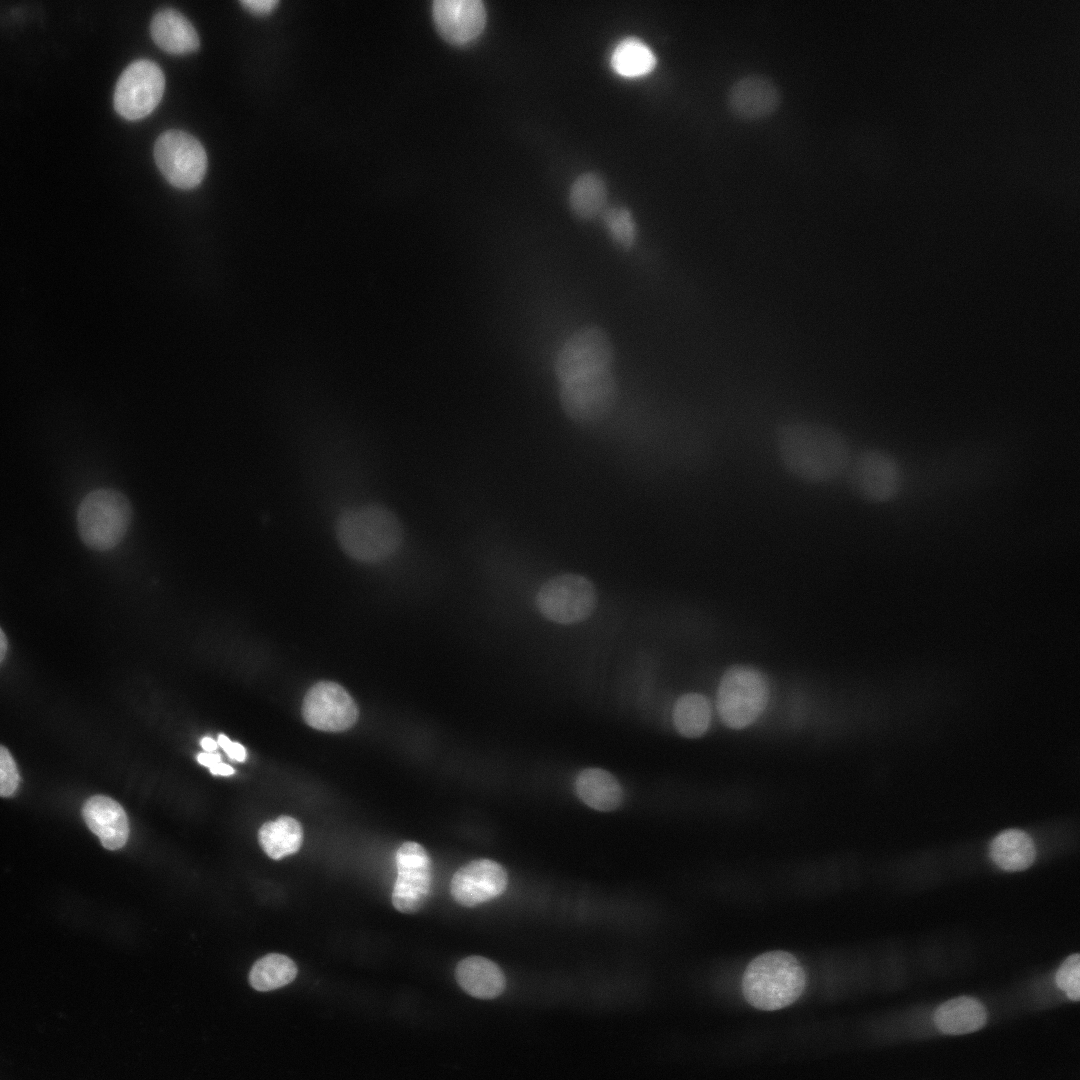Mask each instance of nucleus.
Segmentation results:
<instances>
[{"label": "nucleus", "instance_id": "f257e3e1", "mask_svg": "<svg viewBox=\"0 0 1080 1080\" xmlns=\"http://www.w3.org/2000/svg\"><path fill=\"white\" fill-rule=\"evenodd\" d=\"M774 447L786 474L816 487L844 479L855 453L851 440L842 430L805 418H789L778 423Z\"/></svg>", "mask_w": 1080, "mask_h": 1080}, {"label": "nucleus", "instance_id": "f03ea898", "mask_svg": "<svg viewBox=\"0 0 1080 1080\" xmlns=\"http://www.w3.org/2000/svg\"><path fill=\"white\" fill-rule=\"evenodd\" d=\"M343 551L366 564L386 560L400 547L403 532L397 517L385 507L363 505L344 511L336 523Z\"/></svg>", "mask_w": 1080, "mask_h": 1080}, {"label": "nucleus", "instance_id": "7ed1b4c3", "mask_svg": "<svg viewBox=\"0 0 1080 1080\" xmlns=\"http://www.w3.org/2000/svg\"><path fill=\"white\" fill-rule=\"evenodd\" d=\"M806 986V973L786 951H770L750 961L742 977V992L753 1007L774 1011L794 1003Z\"/></svg>", "mask_w": 1080, "mask_h": 1080}, {"label": "nucleus", "instance_id": "20e7f679", "mask_svg": "<svg viewBox=\"0 0 1080 1080\" xmlns=\"http://www.w3.org/2000/svg\"><path fill=\"white\" fill-rule=\"evenodd\" d=\"M844 479L858 499L874 506L897 502L907 487L904 464L894 453L881 447L855 451Z\"/></svg>", "mask_w": 1080, "mask_h": 1080}, {"label": "nucleus", "instance_id": "39448f33", "mask_svg": "<svg viewBox=\"0 0 1080 1080\" xmlns=\"http://www.w3.org/2000/svg\"><path fill=\"white\" fill-rule=\"evenodd\" d=\"M132 518L128 499L112 489L90 492L79 505L78 531L91 549L107 551L117 546L127 533Z\"/></svg>", "mask_w": 1080, "mask_h": 1080}, {"label": "nucleus", "instance_id": "423d86ee", "mask_svg": "<svg viewBox=\"0 0 1080 1080\" xmlns=\"http://www.w3.org/2000/svg\"><path fill=\"white\" fill-rule=\"evenodd\" d=\"M768 700L766 677L755 668L734 666L725 672L720 681L717 710L726 726L741 729L760 716Z\"/></svg>", "mask_w": 1080, "mask_h": 1080}, {"label": "nucleus", "instance_id": "0eeeda50", "mask_svg": "<svg viewBox=\"0 0 1080 1080\" xmlns=\"http://www.w3.org/2000/svg\"><path fill=\"white\" fill-rule=\"evenodd\" d=\"M597 602L596 589L585 576L565 573L546 581L536 596V605L547 619L573 624L588 618Z\"/></svg>", "mask_w": 1080, "mask_h": 1080}, {"label": "nucleus", "instance_id": "6e6552de", "mask_svg": "<svg viewBox=\"0 0 1080 1080\" xmlns=\"http://www.w3.org/2000/svg\"><path fill=\"white\" fill-rule=\"evenodd\" d=\"M154 158L166 180L179 189L199 185L207 170V155L202 144L181 130H168L158 137Z\"/></svg>", "mask_w": 1080, "mask_h": 1080}, {"label": "nucleus", "instance_id": "1a4fd4ad", "mask_svg": "<svg viewBox=\"0 0 1080 1080\" xmlns=\"http://www.w3.org/2000/svg\"><path fill=\"white\" fill-rule=\"evenodd\" d=\"M618 389L609 369L563 382L560 403L565 414L578 423H594L613 408Z\"/></svg>", "mask_w": 1080, "mask_h": 1080}, {"label": "nucleus", "instance_id": "9d476101", "mask_svg": "<svg viewBox=\"0 0 1080 1080\" xmlns=\"http://www.w3.org/2000/svg\"><path fill=\"white\" fill-rule=\"evenodd\" d=\"M164 88L165 77L157 64L146 59L134 61L117 81L114 108L125 119H142L159 104Z\"/></svg>", "mask_w": 1080, "mask_h": 1080}, {"label": "nucleus", "instance_id": "9b49d317", "mask_svg": "<svg viewBox=\"0 0 1080 1080\" xmlns=\"http://www.w3.org/2000/svg\"><path fill=\"white\" fill-rule=\"evenodd\" d=\"M397 878L392 891V904L402 913L418 912L429 898L432 887V863L420 844L407 841L397 850Z\"/></svg>", "mask_w": 1080, "mask_h": 1080}, {"label": "nucleus", "instance_id": "f8f14e48", "mask_svg": "<svg viewBox=\"0 0 1080 1080\" xmlns=\"http://www.w3.org/2000/svg\"><path fill=\"white\" fill-rule=\"evenodd\" d=\"M613 347L607 334L597 327L574 333L561 348L555 364L561 383L593 372L608 369Z\"/></svg>", "mask_w": 1080, "mask_h": 1080}, {"label": "nucleus", "instance_id": "ddd939ff", "mask_svg": "<svg viewBox=\"0 0 1080 1080\" xmlns=\"http://www.w3.org/2000/svg\"><path fill=\"white\" fill-rule=\"evenodd\" d=\"M358 708L350 694L339 684L321 681L306 693L302 715L305 722L317 730L341 732L352 727L358 719Z\"/></svg>", "mask_w": 1080, "mask_h": 1080}, {"label": "nucleus", "instance_id": "4468645a", "mask_svg": "<svg viewBox=\"0 0 1080 1080\" xmlns=\"http://www.w3.org/2000/svg\"><path fill=\"white\" fill-rule=\"evenodd\" d=\"M729 112L742 121L770 117L782 104V92L773 78L763 73H747L737 78L726 95Z\"/></svg>", "mask_w": 1080, "mask_h": 1080}, {"label": "nucleus", "instance_id": "2eb2a0df", "mask_svg": "<svg viewBox=\"0 0 1080 1080\" xmlns=\"http://www.w3.org/2000/svg\"><path fill=\"white\" fill-rule=\"evenodd\" d=\"M507 884V872L499 863L490 859H478L454 873L450 892L460 905L473 907L501 895Z\"/></svg>", "mask_w": 1080, "mask_h": 1080}, {"label": "nucleus", "instance_id": "dca6fc26", "mask_svg": "<svg viewBox=\"0 0 1080 1080\" xmlns=\"http://www.w3.org/2000/svg\"><path fill=\"white\" fill-rule=\"evenodd\" d=\"M433 14L442 35L454 43L475 39L484 29L486 8L480 0H435Z\"/></svg>", "mask_w": 1080, "mask_h": 1080}, {"label": "nucleus", "instance_id": "f3484780", "mask_svg": "<svg viewBox=\"0 0 1080 1080\" xmlns=\"http://www.w3.org/2000/svg\"><path fill=\"white\" fill-rule=\"evenodd\" d=\"M83 819L108 850L122 848L129 836V823L123 807L114 799L95 795L82 808Z\"/></svg>", "mask_w": 1080, "mask_h": 1080}, {"label": "nucleus", "instance_id": "a211bd4d", "mask_svg": "<svg viewBox=\"0 0 1080 1080\" xmlns=\"http://www.w3.org/2000/svg\"><path fill=\"white\" fill-rule=\"evenodd\" d=\"M455 976L466 993L480 999L496 998L504 991L506 985L501 968L482 956L462 959L457 964Z\"/></svg>", "mask_w": 1080, "mask_h": 1080}, {"label": "nucleus", "instance_id": "6ab92c4d", "mask_svg": "<svg viewBox=\"0 0 1080 1080\" xmlns=\"http://www.w3.org/2000/svg\"><path fill=\"white\" fill-rule=\"evenodd\" d=\"M933 1020L940 1032L963 1035L983 1028L987 1021V1012L978 999L959 996L937 1007Z\"/></svg>", "mask_w": 1080, "mask_h": 1080}, {"label": "nucleus", "instance_id": "aec40b11", "mask_svg": "<svg viewBox=\"0 0 1080 1080\" xmlns=\"http://www.w3.org/2000/svg\"><path fill=\"white\" fill-rule=\"evenodd\" d=\"M150 30L156 45L168 53H191L199 47V36L193 25L173 9L155 14Z\"/></svg>", "mask_w": 1080, "mask_h": 1080}, {"label": "nucleus", "instance_id": "412c9836", "mask_svg": "<svg viewBox=\"0 0 1080 1080\" xmlns=\"http://www.w3.org/2000/svg\"><path fill=\"white\" fill-rule=\"evenodd\" d=\"M577 796L590 808L598 811H613L623 800V790L619 781L610 772L601 768H586L576 778Z\"/></svg>", "mask_w": 1080, "mask_h": 1080}, {"label": "nucleus", "instance_id": "4be33fe9", "mask_svg": "<svg viewBox=\"0 0 1080 1080\" xmlns=\"http://www.w3.org/2000/svg\"><path fill=\"white\" fill-rule=\"evenodd\" d=\"M993 862L1006 871H1021L1034 861L1036 850L1031 837L1024 831L1009 829L999 833L989 849Z\"/></svg>", "mask_w": 1080, "mask_h": 1080}, {"label": "nucleus", "instance_id": "5701e85b", "mask_svg": "<svg viewBox=\"0 0 1080 1080\" xmlns=\"http://www.w3.org/2000/svg\"><path fill=\"white\" fill-rule=\"evenodd\" d=\"M259 844L272 859L279 860L296 853L303 842L301 824L290 816H280L262 825L258 832Z\"/></svg>", "mask_w": 1080, "mask_h": 1080}, {"label": "nucleus", "instance_id": "b1692460", "mask_svg": "<svg viewBox=\"0 0 1080 1080\" xmlns=\"http://www.w3.org/2000/svg\"><path fill=\"white\" fill-rule=\"evenodd\" d=\"M611 67L615 73L626 78H636L649 74L656 66L654 52L643 41L628 37L614 48Z\"/></svg>", "mask_w": 1080, "mask_h": 1080}, {"label": "nucleus", "instance_id": "393cba45", "mask_svg": "<svg viewBox=\"0 0 1080 1080\" xmlns=\"http://www.w3.org/2000/svg\"><path fill=\"white\" fill-rule=\"evenodd\" d=\"M607 188L595 173L580 175L572 184L569 204L573 213L582 219H592L605 210Z\"/></svg>", "mask_w": 1080, "mask_h": 1080}, {"label": "nucleus", "instance_id": "a878e982", "mask_svg": "<svg viewBox=\"0 0 1080 1080\" xmlns=\"http://www.w3.org/2000/svg\"><path fill=\"white\" fill-rule=\"evenodd\" d=\"M297 975L292 959L279 953H270L257 960L249 973L251 986L258 991H270L291 983Z\"/></svg>", "mask_w": 1080, "mask_h": 1080}, {"label": "nucleus", "instance_id": "bb28decb", "mask_svg": "<svg viewBox=\"0 0 1080 1080\" xmlns=\"http://www.w3.org/2000/svg\"><path fill=\"white\" fill-rule=\"evenodd\" d=\"M710 720V704L703 695L688 693L676 701L673 721L681 735L689 738L701 736L708 729Z\"/></svg>", "mask_w": 1080, "mask_h": 1080}, {"label": "nucleus", "instance_id": "cd10ccee", "mask_svg": "<svg viewBox=\"0 0 1080 1080\" xmlns=\"http://www.w3.org/2000/svg\"><path fill=\"white\" fill-rule=\"evenodd\" d=\"M602 218L614 241L625 248L632 246L636 228L632 215L626 208H605Z\"/></svg>", "mask_w": 1080, "mask_h": 1080}, {"label": "nucleus", "instance_id": "c85d7f7f", "mask_svg": "<svg viewBox=\"0 0 1080 1080\" xmlns=\"http://www.w3.org/2000/svg\"><path fill=\"white\" fill-rule=\"evenodd\" d=\"M1055 981L1059 989L1065 992L1070 1000H1079L1080 958L1078 953L1072 954L1064 960L1056 972Z\"/></svg>", "mask_w": 1080, "mask_h": 1080}, {"label": "nucleus", "instance_id": "c756f323", "mask_svg": "<svg viewBox=\"0 0 1080 1080\" xmlns=\"http://www.w3.org/2000/svg\"><path fill=\"white\" fill-rule=\"evenodd\" d=\"M19 782L20 776L12 755L6 747L0 745V796L13 795Z\"/></svg>", "mask_w": 1080, "mask_h": 1080}, {"label": "nucleus", "instance_id": "7c9ffc66", "mask_svg": "<svg viewBox=\"0 0 1080 1080\" xmlns=\"http://www.w3.org/2000/svg\"><path fill=\"white\" fill-rule=\"evenodd\" d=\"M217 744L226 752L230 759L244 762L247 754L245 748L238 742L231 741L226 735L219 734Z\"/></svg>", "mask_w": 1080, "mask_h": 1080}, {"label": "nucleus", "instance_id": "2f4dec72", "mask_svg": "<svg viewBox=\"0 0 1080 1080\" xmlns=\"http://www.w3.org/2000/svg\"><path fill=\"white\" fill-rule=\"evenodd\" d=\"M278 3H279L278 0H263V1L244 0V1H241V4L247 10H249L250 12H252L254 14H266V13H269L270 11H272V9Z\"/></svg>", "mask_w": 1080, "mask_h": 1080}, {"label": "nucleus", "instance_id": "473e14b6", "mask_svg": "<svg viewBox=\"0 0 1080 1080\" xmlns=\"http://www.w3.org/2000/svg\"><path fill=\"white\" fill-rule=\"evenodd\" d=\"M197 761L208 768L221 761V757L215 752H201L197 755Z\"/></svg>", "mask_w": 1080, "mask_h": 1080}, {"label": "nucleus", "instance_id": "72a5a7b5", "mask_svg": "<svg viewBox=\"0 0 1080 1080\" xmlns=\"http://www.w3.org/2000/svg\"><path fill=\"white\" fill-rule=\"evenodd\" d=\"M209 770L213 775H221V776H230V775L234 774V772H235L234 769L230 765H228L226 763H223L222 761H220V762L216 763L215 765H213L212 767H210Z\"/></svg>", "mask_w": 1080, "mask_h": 1080}, {"label": "nucleus", "instance_id": "f704fd0d", "mask_svg": "<svg viewBox=\"0 0 1080 1080\" xmlns=\"http://www.w3.org/2000/svg\"><path fill=\"white\" fill-rule=\"evenodd\" d=\"M200 744L205 752H215L218 747L217 742L213 738L208 736L203 737L200 741Z\"/></svg>", "mask_w": 1080, "mask_h": 1080}, {"label": "nucleus", "instance_id": "c9c22d12", "mask_svg": "<svg viewBox=\"0 0 1080 1080\" xmlns=\"http://www.w3.org/2000/svg\"><path fill=\"white\" fill-rule=\"evenodd\" d=\"M7 651V640L4 632L0 628V663L4 659Z\"/></svg>", "mask_w": 1080, "mask_h": 1080}]
</instances>
